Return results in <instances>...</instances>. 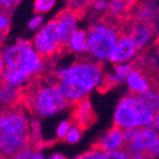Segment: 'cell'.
<instances>
[{
  "label": "cell",
  "instance_id": "cell-1",
  "mask_svg": "<svg viewBox=\"0 0 159 159\" xmlns=\"http://www.w3.org/2000/svg\"><path fill=\"white\" fill-rule=\"evenodd\" d=\"M55 72H38L26 86L19 88L18 103L36 117L52 116L70 103L57 87Z\"/></svg>",
  "mask_w": 159,
  "mask_h": 159
},
{
  "label": "cell",
  "instance_id": "cell-2",
  "mask_svg": "<svg viewBox=\"0 0 159 159\" xmlns=\"http://www.w3.org/2000/svg\"><path fill=\"white\" fill-rule=\"evenodd\" d=\"M102 61H95L86 59H79L68 68L60 69L55 71L59 80L74 82L87 93L98 87L103 78Z\"/></svg>",
  "mask_w": 159,
  "mask_h": 159
},
{
  "label": "cell",
  "instance_id": "cell-3",
  "mask_svg": "<svg viewBox=\"0 0 159 159\" xmlns=\"http://www.w3.org/2000/svg\"><path fill=\"white\" fill-rule=\"evenodd\" d=\"M154 114L143 102L131 96L119 101L115 111L114 126L121 129L139 128L152 125Z\"/></svg>",
  "mask_w": 159,
  "mask_h": 159
},
{
  "label": "cell",
  "instance_id": "cell-4",
  "mask_svg": "<svg viewBox=\"0 0 159 159\" xmlns=\"http://www.w3.org/2000/svg\"><path fill=\"white\" fill-rule=\"evenodd\" d=\"M6 70H16L27 78L38 74L43 67V60L32 49L30 41L19 40L17 45L8 48L3 53Z\"/></svg>",
  "mask_w": 159,
  "mask_h": 159
},
{
  "label": "cell",
  "instance_id": "cell-5",
  "mask_svg": "<svg viewBox=\"0 0 159 159\" xmlns=\"http://www.w3.org/2000/svg\"><path fill=\"white\" fill-rule=\"evenodd\" d=\"M36 52L41 60H50L57 56L69 51V48L62 43L61 30L56 19L49 21L34 38Z\"/></svg>",
  "mask_w": 159,
  "mask_h": 159
},
{
  "label": "cell",
  "instance_id": "cell-6",
  "mask_svg": "<svg viewBox=\"0 0 159 159\" xmlns=\"http://www.w3.org/2000/svg\"><path fill=\"white\" fill-rule=\"evenodd\" d=\"M119 32L116 27L97 22L89 28L88 32V50L98 59H109L116 47Z\"/></svg>",
  "mask_w": 159,
  "mask_h": 159
},
{
  "label": "cell",
  "instance_id": "cell-7",
  "mask_svg": "<svg viewBox=\"0 0 159 159\" xmlns=\"http://www.w3.org/2000/svg\"><path fill=\"white\" fill-rule=\"evenodd\" d=\"M0 134L31 137L24 107L20 105H11L0 108Z\"/></svg>",
  "mask_w": 159,
  "mask_h": 159
},
{
  "label": "cell",
  "instance_id": "cell-8",
  "mask_svg": "<svg viewBox=\"0 0 159 159\" xmlns=\"http://www.w3.org/2000/svg\"><path fill=\"white\" fill-rule=\"evenodd\" d=\"M138 2V0H111L106 12L99 18L98 21L118 28L129 18Z\"/></svg>",
  "mask_w": 159,
  "mask_h": 159
},
{
  "label": "cell",
  "instance_id": "cell-9",
  "mask_svg": "<svg viewBox=\"0 0 159 159\" xmlns=\"http://www.w3.org/2000/svg\"><path fill=\"white\" fill-rule=\"evenodd\" d=\"M97 116L88 97L71 105V116L69 118V121L71 122L72 126H76L80 130L85 131L95 124Z\"/></svg>",
  "mask_w": 159,
  "mask_h": 159
},
{
  "label": "cell",
  "instance_id": "cell-10",
  "mask_svg": "<svg viewBox=\"0 0 159 159\" xmlns=\"http://www.w3.org/2000/svg\"><path fill=\"white\" fill-rule=\"evenodd\" d=\"M125 146V133L124 129L112 126L107 134L101 139L96 141L91 146V149L100 150L103 152H108L112 150H120Z\"/></svg>",
  "mask_w": 159,
  "mask_h": 159
},
{
  "label": "cell",
  "instance_id": "cell-11",
  "mask_svg": "<svg viewBox=\"0 0 159 159\" xmlns=\"http://www.w3.org/2000/svg\"><path fill=\"white\" fill-rule=\"evenodd\" d=\"M59 24L61 30V37H62V43L65 47L69 48V40L76 31V22H77V17L75 16V13L68 8L64 9L62 11L55 17Z\"/></svg>",
  "mask_w": 159,
  "mask_h": 159
},
{
  "label": "cell",
  "instance_id": "cell-12",
  "mask_svg": "<svg viewBox=\"0 0 159 159\" xmlns=\"http://www.w3.org/2000/svg\"><path fill=\"white\" fill-rule=\"evenodd\" d=\"M136 50H137V48L133 40L127 36H120L116 47L109 57V60L115 64H120V62L127 61L135 55Z\"/></svg>",
  "mask_w": 159,
  "mask_h": 159
},
{
  "label": "cell",
  "instance_id": "cell-13",
  "mask_svg": "<svg viewBox=\"0 0 159 159\" xmlns=\"http://www.w3.org/2000/svg\"><path fill=\"white\" fill-rule=\"evenodd\" d=\"M159 17V8L155 3L150 1L145 2H138L135 9L133 10L129 18L135 20H141V21L154 22Z\"/></svg>",
  "mask_w": 159,
  "mask_h": 159
},
{
  "label": "cell",
  "instance_id": "cell-14",
  "mask_svg": "<svg viewBox=\"0 0 159 159\" xmlns=\"http://www.w3.org/2000/svg\"><path fill=\"white\" fill-rule=\"evenodd\" d=\"M127 82L133 93H146L150 88L146 77L136 69H134V71L127 77Z\"/></svg>",
  "mask_w": 159,
  "mask_h": 159
},
{
  "label": "cell",
  "instance_id": "cell-15",
  "mask_svg": "<svg viewBox=\"0 0 159 159\" xmlns=\"http://www.w3.org/2000/svg\"><path fill=\"white\" fill-rule=\"evenodd\" d=\"M133 96L145 103L154 114V116L159 115V93L149 90L146 93H133Z\"/></svg>",
  "mask_w": 159,
  "mask_h": 159
},
{
  "label": "cell",
  "instance_id": "cell-16",
  "mask_svg": "<svg viewBox=\"0 0 159 159\" xmlns=\"http://www.w3.org/2000/svg\"><path fill=\"white\" fill-rule=\"evenodd\" d=\"M69 50L84 52L88 50V34L84 30L75 31L69 40Z\"/></svg>",
  "mask_w": 159,
  "mask_h": 159
},
{
  "label": "cell",
  "instance_id": "cell-17",
  "mask_svg": "<svg viewBox=\"0 0 159 159\" xmlns=\"http://www.w3.org/2000/svg\"><path fill=\"white\" fill-rule=\"evenodd\" d=\"M97 0H66L67 8L75 13L77 19H82L86 16L89 7L93 6Z\"/></svg>",
  "mask_w": 159,
  "mask_h": 159
},
{
  "label": "cell",
  "instance_id": "cell-18",
  "mask_svg": "<svg viewBox=\"0 0 159 159\" xmlns=\"http://www.w3.org/2000/svg\"><path fill=\"white\" fill-rule=\"evenodd\" d=\"M10 16L11 12L0 8V46L2 45L6 36L10 28Z\"/></svg>",
  "mask_w": 159,
  "mask_h": 159
},
{
  "label": "cell",
  "instance_id": "cell-19",
  "mask_svg": "<svg viewBox=\"0 0 159 159\" xmlns=\"http://www.w3.org/2000/svg\"><path fill=\"white\" fill-rule=\"evenodd\" d=\"M122 79H120L119 77H117V76H111V75H105L101 80V82L99 84L98 88V91L101 93H105L107 91H109L111 88L116 87Z\"/></svg>",
  "mask_w": 159,
  "mask_h": 159
},
{
  "label": "cell",
  "instance_id": "cell-20",
  "mask_svg": "<svg viewBox=\"0 0 159 159\" xmlns=\"http://www.w3.org/2000/svg\"><path fill=\"white\" fill-rule=\"evenodd\" d=\"M56 0H34V10L36 13H43L53 7Z\"/></svg>",
  "mask_w": 159,
  "mask_h": 159
},
{
  "label": "cell",
  "instance_id": "cell-21",
  "mask_svg": "<svg viewBox=\"0 0 159 159\" xmlns=\"http://www.w3.org/2000/svg\"><path fill=\"white\" fill-rule=\"evenodd\" d=\"M135 66L134 64H128V65H117L115 70H116V76L119 77L120 79H124L125 77H128L131 72L134 71Z\"/></svg>",
  "mask_w": 159,
  "mask_h": 159
},
{
  "label": "cell",
  "instance_id": "cell-22",
  "mask_svg": "<svg viewBox=\"0 0 159 159\" xmlns=\"http://www.w3.org/2000/svg\"><path fill=\"white\" fill-rule=\"evenodd\" d=\"M82 133H84L82 130H80L79 128L76 127V126L71 125V127H70V129H69L66 138H65V140H66L67 143H77V141L80 139V137H81Z\"/></svg>",
  "mask_w": 159,
  "mask_h": 159
},
{
  "label": "cell",
  "instance_id": "cell-23",
  "mask_svg": "<svg viewBox=\"0 0 159 159\" xmlns=\"http://www.w3.org/2000/svg\"><path fill=\"white\" fill-rule=\"evenodd\" d=\"M80 159H106V152L100 150H95L91 149L90 150L86 151L85 154H82L81 156H79Z\"/></svg>",
  "mask_w": 159,
  "mask_h": 159
},
{
  "label": "cell",
  "instance_id": "cell-24",
  "mask_svg": "<svg viewBox=\"0 0 159 159\" xmlns=\"http://www.w3.org/2000/svg\"><path fill=\"white\" fill-rule=\"evenodd\" d=\"M70 127H71V122L69 121V120L60 122V125L58 126V129H57V138H58V140H62V139L66 138Z\"/></svg>",
  "mask_w": 159,
  "mask_h": 159
},
{
  "label": "cell",
  "instance_id": "cell-25",
  "mask_svg": "<svg viewBox=\"0 0 159 159\" xmlns=\"http://www.w3.org/2000/svg\"><path fill=\"white\" fill-rule=\"evenodd\" d=\"M145 155H146L148 159H152L155 157L159 156V135L156 138V140L151 143L150 146H149V148L145 151Z\"/></svg>",
  "mask_w": 159,
  "mask_h": 159
},
{
  "label": "cell",
  "instance_id": "cell-26",
  "mask_svg": "<svg viewBox=\"0 0 159 159\" xmlns=\"http://www.w3.org/2000/svg\"><path fill=\"white\" fill-rule=\"evenodd\" d=\"M36 151L37 150L34 147H27V148L22 149L20 152H18L16 156L11 159H34V155Z\"/></svg>",
  "mask_w": 159,
  "mask_h": 159
},
{
  "label": "cell",
  "instance_id": "cell-27",
  "mask_svg": "<svg viewBox=\"0 0 159 159\" xmlns=\"http://www.w3.org/2000/svg\"><path fill=\"white\" fill-rule=\"evenodd\" d=\"M129 155L125 150H112L106 152V159H129Z\"/></svg>",
  "mask_w": 159,
  "mask_h": 159
},
{
  "label": "cell",
  "instance_id": "cell-28",
  "mask_svg": "<svg viewBox=\"0 0 159 159\" xmlns=\"http://www.w3.org/2000/svg\"><path fill=\"white\" fill-rule=\"evenodd\" d=\"M20 1H21V0H0V8L6 11H8V12H12L15 7H16Z\"/></svg>",
  "mask_w": 159,
  "mask_h": 159
},
{
  "label": "cell",
  "instance_id": "cell-29",
  "mask_svg": "<svg viewBox=\"0 0 159 159\" xmlns=\"http://www.w3.org/2000/svg\"><path fill=\"white\" fill-rule=\"evenodd\" d=\"M43 18L41 15H38V16L34 17L29 22V29L34 30L37 29V28H39L41 26V24H43Z\"/></svg>",
  "mask_w": 159,
  "mask_h": 159
},
{
  "label": "cell",
  "instance_id": "cell-30",
  "mask_svg": "<svg viewBox=\"0 0 159 159\" xmlns=\"http://www.w3.org/2000/svg\"><path fill=\"white\" fill-rule=\"evenodd\" d=\"M93 8L96 10H103V9L107 8V1L106 0H97L95 3H93Z\"/></svg>",
  "mask_w": 159,
  "mask_h": 159
},
{
  "label": "cell",
  "instance_id": "cell-31",
  "mask_svg": "<svg viewBox=\"0 0 159 159\" xmlns=\"http://www.w3.org/2000/svg\"><path fill=\"white\" fill-rule=\"evenodd\" d=\"M152 127H154V129H157L159 130V115H157V116L154 117V121H152Z\"/></svg>",
  "mask_w": 159,
  "mask_h": 159
},
{
  "label": "cell",
  "instance_id": "cell-32",
  "mask_svg": "<svg viewBox=\"0 0 159 159\" xmlns=\"http://www.w3.org/2000/svg\"><path fill=\"white\" fill-rule=\"evenodd\" d=\"M130 159H148V158H147V156L145 155V152H141V154H137V155H135V156L130 157Z\"/></svg>",
  "mask_w": 159,
  "mask_h": 159
},
{
  "label": "cell",
  "instance_id": "cell-33",
  "mask_svg": "<svg viewBox=\"0 0 159 159\" xmlns=\"http://www.w3.org/2000/svg\"><path fill=\"white\" fill-rule=\"evenodd\" d=\"M50 159H67V158L62 156V155H60V154H55V155H52V156L50 157Z\"/></svg>",
  "mask_w": 159,
  "mask_h": 159
},
{
  "label": "cell",
  "instance_id": "cell-34",
  "mask_svg": "<svg viewBox=\"0 0 159 159\" xmlns=\"http://www.w3.org/2000/svg\"><path fill=\"white\" fill-rule=\"evenodd\" d=\"M34 159H43V157L41 156V154H40L39 151H36V152H34Z\"/></svg>",
  "mask_w": 159,
  "mask_h": 159
},
{
  "label": "cell",
  "instance_id": "cell-35",
  "mask_svg": "<svg viewBox=\"0 0 159 159\" xmlns=\"http://www.w3.org/2000/svg\"><path fill=\"white\" fill-rule=\"evenodd\" d=\"M0 159H3V157H2V155L0 154Z\"/></svg>",
  "mask_w": 159,
  "mask_h": 159
},
{
  "label": "cell",
  "instance_id": "cell-36",
  "mask_svg": "<svg viewBox=\"0 0 159 159\" xmlns=\"http://www.w3.org/2000/svg\"><path fill=\"white\" fill-rule=\"evenodd\" d=\"M76 159H80V158H79V157H77V158H76Z\"/></svg>",
  "mask_w": 159,
  "mask_h": 159
},
{
  "label": "cell",
  "instance_id": "cell-37",
  "mask_svg": "<svg viewBox=\"0 0 159 159\" xmlns=\"http://www.w3.org/2000/svg\"><path fill=\"white\" fill-rule=\"evenodd\" d=\"M158 55H159V49H158Z\"/></svg>",
  "mask_w": 159,
  "mask_h": 159
}]
</instances>
